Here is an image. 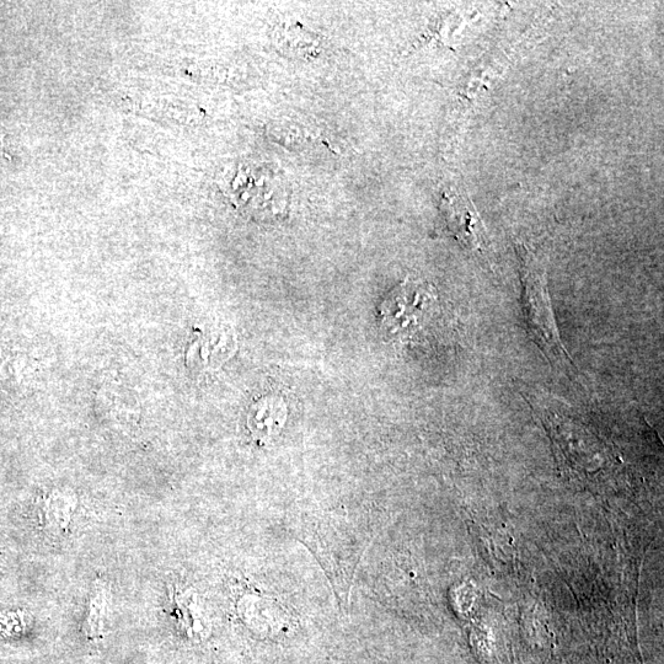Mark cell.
<instances>
[{"label": "cell", "mask_w": 664, "mask_h": 664, "mask_svg": "<svg viewBox=\"0 0 664 664\" xmlns=\"http://www.w3.org/2000/svg\"><path fill=\"white\" fill-rule=\"evenodd\" d=\"M516 249L521 267L523 317L530 339L553 366L570 372L575 364L556 325L545 262L526 244L517 243Z\"/></svg>", "instance_id": "6da1fadb"}, {"label": "cell", "mask_w": 664, "mask_h": 664, "mask_svg": "<svg viewBox=\"0 0 664 664\" xmlns=\"http://www.w3.org/2000/svg\"><path fill=\"white\" fill-rule=\"evenodd\" d=\"M352 528L347 521L324 517L323 521L313 524L312 532L305 540L334 581L337 597L344 598V601H347L356 566L364 551L363 538L356 534V530L351 533Z\"/></svg>", "instance_id": "7a4b0ae2"}, {"label": "cell", "mask_w": 664, "mask_h": 664, "mask_svg": "<svg viewBox=\"0 0 664 664\" xmlns=\"http://www.w3.org/2000/svg\"><path fill=\"white\" fill-rule=\"evenodd\" d=\"M286 406L280 400L262 399L253 406L249 415V427L255 439L266 441L285 425Z\"/></svg>", "instance_id": "5b68a950"}, {"label": "cell", "mask_w": 664, "mask_h": 664, "mask_svg": "<svg viewBox=\"0 0 664 664\" xmlns=\"http://www.w3.org/2000/svg\"><path fill=\"white\" fill-rule=\"evenodd\" d=\"M441 210L444 222L454 238L465 248L483 253L487 248V233L473 203L464 195L446 194Z\"/></svg>", "instance_id": "277c9868"}, {"label": "cell", "mask_w": 664, "mask_h": 664, "mask_svg": "<svg viewBox=\"0 0 664 664\" xmlns=\"http://www.w3.org/2000/svg\"><path fill=\"white\" fill-rule=\"evenodd\" d=\"M435 301L431 285L405 280L380 305V329L393 339H410L421 328Z\"/></svg>", "instance_id": "3957f363"}, {"label": "cell", "mask_w": 664, "mask_h": 664, "mask_svg": "<svg viewBox=\"0 0 664 664\" xmlns=\"http://www.w3.org/2000/svg\"><path fill=\"white\" fill-rule=\"evenodd\" d=\"M5 148V138H4V133L2 130H0V149Z\"/></svg>", "instance_id": "8992f818"}]
</instances>
